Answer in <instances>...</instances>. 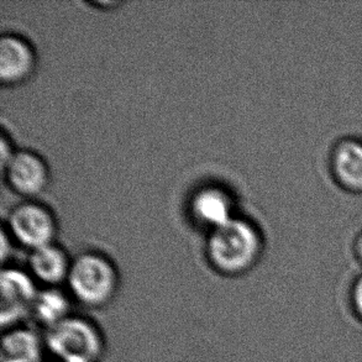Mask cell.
Listing matches in <instances>:
<instances>
[{"label": "cell", "mask_w": 362, "mask_h": 362, "mask_svg": "<svg viewBox=\"0 0 362 362\" xmlns=\"http://www.w3.org/2000/svg\"><path fill=\"white\" fill-rule=\"evenodd\" d=\"M56 231L54 216L47 206L23 202L10 211L8 234L30 250L51 244Z\"/></svg>", "instance_id": "5"}, {"label": "cell", "mask_w": 362, "mask_h": 362, "mask_svg": "<svg viewBox=\"0 0 362 362\" xmlns=\"http://www.w3.org/2000/svg\"><path fill=\"white\" fill-rule=\"evenodd\" d=\"M44 343L59 362H100L105 354V340L98 325L78 315H69L47 329Z\"/></svg>", "instance_id": "3"}, {"label": "cell", "mask_w": 362, "mask_h": 362, "mask_svg": "<svg viewBox=\"0 0 362 362\" xmlns=\"http://www.w3.org/2000/svg\"><path fill=\"white\" fill-rule=\"evenodd\" d=\"M192 216L211 230L230 221L231 201L226 192L206 187L196 192L191 201Z\"/></svg>", "instance_id": "11"}, {"label": "cell", "mask_w": 362, "mask_h": 362, "mask_svg": "<svg viewBox=\"0 0 362 362\" xmlns=\"http://www.w3.org/2000/svg\"><path fill=\"white\" fill-rule=\"evenodd\" d=\"M72 259L66 251L54 243L31 250L29 274L45 287H57L67 282Z\"/></svg>", "instance_id": "8"}, {"label": "cell", "mask_w": 362, "mask_h": 362, "mask_svg": "<svg viewBox=\"0 0 362 362\" xmlns=\"http://www.w3.org/2000/svg\"><path fill=\"white\" fill-rule=\"evenodd\" d=\"M351 300L358 318L362 319V274L355 281L353 291H351Z\"/></svg>", "instance_id": "13"}, {"label": "cell", "mask_w": 362, "mask_h": 362, "mask_svg": "<svg viewBox=\"0 0 362 362\" xmlns=\"http://www.w3.org/2000/svg\"><path fill=\"white\" fill-rule=\"evenodd\" d=\"M3 172L10 188L21 196H37L49 183L46 163L37 153L29 150L14 151L3 166Z\"/></svg>", "instance_id": "6"}, {"label": "cell", "mask_w": 362, "mask_h": 362, "mask_svg": "<svg viewBox=\"0 0 362 362\" xmlns=\"http://www.w3.org/2000/svg\"><path fill=\"white\" fill-rule=\"evenodd\" d=\"M35 67V52L21 36H0V79L3 83H18L28 78Z\"/></svg>", "instance_id": "7"}, {"label": "cell", "mask_w": 362, "mask_h": 362, "mask_svg": "<svg viewBox=\"0 0 362 362\" xmlns=\"http://www.w3.org/2000/svg\"><path fill=\"white\" fill-rule=\"evenodd\" d=\"M39 289L33 276L16 267H4L0 274V324L4 330L21 325L31 317Z\"/></svg>", "instance_id": "4"}, {"label": "cell", "mask_w": 362, "mask_h": 362, "mask_svg": "<svg viewBox=\"0 0 362 362\" xmlns=\"http://www.w3.org/2000/svg\"><path fill=\"white\" fill-rule=\"evenodd\" d=\"M44 339L33 329L18 325L6 329L1 338L0 362H44Z\"/></svg>", "instance_id": "9"}, {"label": "cell", "mask_w": 362, "mask_h": 362, "mask_svg": "<svg viewBox=\"0 0 362 362\" xmlns=\"http://www.w3.org/2000/svg\"><path fill=\"white\" fill-rule=\"evenodd\" d=\"M332 166L344 187L362 191V140L348 137L339 141L332 153Z\"/></svg>", "instance_id": "10"}, {"label": "cell", "mask_w": 362, "mask_h": 362, "mask_svg": "<svg viewBox=\"0 0 362 362\" xmlns=\"http://www.w3.org/2000/svg\"><path fill=\"white\" fill-rule=\"evenodd\" d=\"M69 299L57 287H45L35 299L31 317L45 330L52 328L69 318Z\"/></svg>", "instance_id": "12"}, {"label": "cell", "mask_w": 362, "mask_h": 362, "mask_svg": "<svg viewBox=\"0 0 362 362\" xmlns=\"http://www.w3.org/2000/svg\"><path fill=\"white\" fill-rule=\"evenodd\" d=\"M67 284L71 294L84 307L104 308L118 293V271L107 256L84 252L72 259Z\"/></svg>", "instance_id": "2"}, {"label": "cell", "mask_w": 362, "mask_h": 362, "mask_svg": "<svg viewBox=\"0 0 362 362\" xmlns=\"http://www.w3.org/2000/svg\"><path fill=\"white\" fill-rule=\"evenodd\" d=\"M264 241L259 229L249 221L231 218L211 230L206 257L219 274L236 277L249 272L262 254Z\"/></svg>", "instance_id": "1"}, {"label": "cell", "mask_w": 362, "mask_h": 362, "mask_svg": "<svg viewBox=\"0 0 362 362\" xmlns=\"http://www.w3.org/2000/svg\"><path fill=\"white\" fill-rule=\"evenodd\" d=\"M44 362H49V361H44ZM51 362H59V361H56V360H54V361H51Z\"/></svg>", "instance_id": "15"}, {"label": "cell", "mask_w": 362, "mask_h": 362, "mask_svg": "<svg viewBox=\"0 0 362 362\" xmlns=\"http://www.w3.org/2000/svg\"><path fill=\"white\" fill-rule=\"evenodd\" d=\"M355 250H356V255H358V259L362 261V231L358 234L356 238V244H355Z\"/></svg>", "instance_id": "14"}]
</instances>
